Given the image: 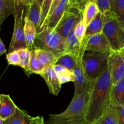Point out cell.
Returning <instances> with one entry per match:
<instances>
[{"label": "cell", "mask_w": 124, "mask_h": 124, "mask_svg": "<svg viewBox=\"0 0 124 124\" xmlns=\"http://www.w3.org/2000/svg\"><path fill=\"white\" fill-rule=\"evenodd\" d=\"M111 79L108 68L93 82L86 108L87 124H94L110 107Z\"/></svg>", "instance_id": "cell-1"}, {"label": "cell", "mask_w": 124, "mask_h": 124, "mask_svg": "<svg viewBox=\"0 0 124 124\" xmlns=\"http://www.w3.org/2000/svg\"><path fill=\"white\" fill-rule=\"evenodd\" d=\"M90 93L84 92L73 98L66 110L61 113L51 114L48 124H87L86 108Z\"/></svg>", "instance_id": "cell-2"}, {"label": "cell", "mask_w": 124, "mask_h": 124, "mask_svg": "<svg viewBox=\"0 0 124 124\" xmlns=\"http://www.w3.org/2000/svg\"><path fill=\"white\" fill-rule=\"evenodd\" d=\"M66 38L54 29L46 27L36 34L33 48H40L49 51L58 58L66 54Z\"/></svg>", "instance_id": "cell-3"}, {"label": "cell", "mask_w": 124, "mask_h": 124, "mask_svg": "<svg viewBox=\"0 0 124 124\" xmlns=\"http://www.w3.org/2000/svg\"><path fill=\"white\" fill-rule=\"evenodd\" d=\"M111 52L94 53L85 52L84 53L82 60V66L85 75L91 82H94L107 68L108 60Z\"/></svg>", "instance_id": "cell-4"}, {"label": "cell", "mask_w": 124, "mask_h": 124, "mask_svg": "<svg viewBox=\"0 0 124 124\" xmlns=\"http://www.w3.org/2000/svg\"><path fill=\"white\" fill-rule=\"evenodd\" d=\"M102 33L107 38L113 50L117 52L124 48V29L110 13L104 16Z\"/></svg>", "instance_id": "cell-5"}, {"label": "cell", "mask_w": 124, "mask_h": 124, "mask_svg": "<svg viewBox=\"0 0 124 124\" xmlns=\"http://www.w3.org/2000/svg\"><path fill=\"white\" fill-rule=\"evenodd\" d=\"M86 39L84 38L82 42L79 54L76 57V64L73 70L75 76V93L74 96L76 97L84 92L90 93L93 85V82H91L85 75L82 66V57L85 52Z\"/></svg>", "instance_id": "cell-6"}, {"label": "cell", "mask_w": 124, "mask_h": 124, "mask_svg": "<svg viewBox=\"0 0 124 124\" xmlns=\"http://www.w3.org/2000/svg\"><path fill=\"white\" fill-rule=\"evenodd\" d=\"M25 12V7H23L19 8L13 15L15 19L14 29L8 48V53L16 51L21 48H27L24 31Z\"/></svg>", "instance_id": "cell-7"}, {"label": "cell", "mask_w": 124, "mask_h": 124, "mask_svg": "<svg viewBox=\"0 0 124 124\" xmlns=\"http://www.w3.org/2000/svg\"><path fill=\"white\" fill-rule=\"evenodd\" d=\"M82 15L78 11L67 9L64 13L54 30L60 35L67 38L78 24L82 20Z\"/></svg>", "instance_id": "cell-8"}, {"label": "cell", "mask_w": 124, "mask_h": 124, "mask_svg": "<svg viewBox=\"0 0 124 124\" xmlns=\"http://www.w3.org/2000/svg\"><path fill=\"white\" fill-rule=\"evenodd\" d=\"M108 68L111 75V84L114 85L124 78V59L122 50H113L108 60Z\"/></svg>", "instance_id": "cell-9"}, {"label": "cell", "mask_w": 124, "mask_h": 124, "mask_svg": "<svg viewBox=\"0 0 124 124\" xmlns=\"http://www.w3.org/2000/svg\"><path fill=\"white\" fill-rule=\"evenodd\" d=\"M86 39L85 52L94 53H108L113 50L105 35L101 33L85 37Z\"/></svg>", "instance_id": "cell-10"}, {"label": "cell", "mask_w": 124, "mask_h": 124, "mask_svg": "<svg viewBox=\"0 0 124 124\" xmlns=\"http://www.w3.org/2000/svg\"><path fill=\"white\" fill-rule=\"evenodd\" d=\"M53 66H50L44 69L39 75L44 79L50 93L54 96H58L60 92L62 84L54 71Z\"/></svg>", "instance_id": "cell-11"}, {"label": "cell", "mask_w": 124, "mask_h": 124, "mask_svg": "<svg viewBox=\"0 0 124 124\" xmlns=\"http://www.w3.org/2000/svg\"><path fill=\"white\" fill-rule=\"evenodd\" d=\"M23 7L25 6L22 0H0V27L8 16Z\"/></svg>", "instance_id": "cell-12"}, {"label": "cell", "mask_w": 124, "mask_h": 124, "mask_svg": "<svg viewBox=\"0 0 124 124\" xmlns=\"http://www.w3.org/2000/svg\"><path fill=\"white\" fill-rule=\"evenodd\" d=\"M68 1H69V0H61L59 2L58 6L56 7V8L53 10L52 15L46 21L40 30H42L46 27L55 29L56 27L57 26L59 21L61 20L62 16L64 15V13L66 11Z\"/></svg>", "instance_id": "cell-13"}, {"label": "cell", "mask_w": 124, "mask_h": 124, "mask_svg": "<svg viewBox=\"0 0 124 124\" xmlns=\"http://www.w3.org/2000/svg\"><path fill=\"white\" fill-rule=\"evenodd\" d=\"M17 107L8 94H0V117L3 121L14 115Z\"/></svg>", "instance_id": "cell-14"}, {"label": "cell", "mask_w": 124, "mask_h": 124, "mask_svg": "<svg viewBox=\"0 0 124 124\" xmlns=\"http://www.w3.org/2000/svg\"><path fill=\"white\" fill-rule=\"evenodd\" d=\"M124 105V78L113 85L110 92V106L119 107Z\"/></svg>", "instance_id": "cell-15"}, {"label": "cell", "mask_w": 124, "mask_h": 124, "mask_svg": "<svg viewBox=\"0 0 124 124\" xmlns=\"http://www.w3.org/2000/svg\"><path fill=\"white\" fill-rule=\"evenodd\" d=\"M35 49L39 64L42 70L55 65L58 58L53 53L46 50L40 48Z\"/></svg>", "instance_id": "cell-16"}, {"label": "cell", "mask_w": 124, "mask_h": 124, "mask_svg": "<svg viewBox=\"0 0 124 124\" xmlns=\"http://www.w3.org/2000/svg\"><path fill=\"white\" fill-rule=\"evenodd\" d=\"M24 36H25L27 48L29 49H33L35 44L36 34H37V28L36 25L31 23L25 15H24Z\"/></svg>", "instance_id": "cell-17"}, {"label": "cell", "mask_w": 124, "mask_h": 124, "mask_svg": "<svg viewBox=\"0 0 124 124\" xmlns=\"http://www.w3.org/2000/svg\"><path fill=\"white\" fill-rule=\"evenodd\" d=\"M25 16L36 25L38 30L41 21V6L37 0H34L32 3L25 7Z\"/></svg>", "instance_id": "cell-18"}, {"label": "cell", "mask_w": 124, "mask_h": 124, "mask_svg": "<svg viewBox=\"0 0 124 124\" xmlns=\"http://www.w3.org/2000/svg\"><path fill=\"white\" fill-rule=\"evenodd\" d=\"M82 43L79 41L75 34L74 29L71 31L66 38L65 41V50L66 54H71L75 57H77L79 54Z\"/></svg>", "instance_id": "cell-19"}, {"label": "cell", "mask_w": 124, "mask_h": 124, "mask_svg": "<svg viewBox=\"0 0 124 124\" xmlns=\"http://www.w3.org/2000/svg\"><path fill=\"white\" fill-rule=\"evenodd\" d=\"M104 23V15H103L101 12H99L95 18L87 26L85 37H88L92 35L102 33Z\"/></svg>", "instance_id": "cell-20"}, {"label": "cell", "mask_w": 124, "mask_h": 124, "mask_svg": "<svg viewBox=\"0 0 124 124\" xmlns=\"http://www.w3.org/2000/svg\"><path fill=\"white\" fill-rule=\"evenodd\" d=\"M32 117L25 110L17 107L14 115L4 121L5 124H31Z\"/></svg>", "instance_id": "cell-21"}, {"label": "cell", "mask_w": 124, "mask_h": 124, "mask_svg": "<svg viewBox=\"0 0 124 124\" xmlns=\"http://www.w3.org/2000/svg\"><path fill=\"white\" fill-rule=\"evenodd\" d=\"M110 14L120 23L124 29V0H111Z\"/></svg>", "instance_id": "cell-22"}, {"label": "cell", "mask_w": 124, "mask_h": 124, "mask_svg": "<svg viewBox=\"0 0 124 124\" xmlns=\"http://www.w3.org/2000/svg\"><path fill=\"white\" fill-rule=\"evenodd\" d=\"M94 124H118V116L116 107L110 106L107 111Z\"/></svg>", "instance_id": "cell-23"}, {"label": "cell", "mask_w": 124, "mask_h": 124, "mask_svg": "<svg viewBox=\"0 0 124 124\" xmlns=\"http://www.w3.org/2000/svg\"><path fill=\"white\" fill-rule=\"evenodd\" d=\"M99 12V8L94 2H90L86 6L82 14V21L85 24L86 26H87L89 23L95 18Z\"/></svg>", "instance_id": "cell-24"}, {"label": "cell", "mask_w": 124, "mask_h": 124, "mask_svg": "<svg viewBox=\"0 0 124 124\" xmlns=\"http://www.w3.org/2000/svg\"><path fill=\"white\" fill-rule=\"evenodd\" d=\"M16 51L19 54V59H20L19 67L24 69L25 72L29 73L31 49H29L28 48H21Z\"/></svg>", "instance_id": "cell-25"}, {"label": "cell", "mask_w": 124, "mask_h": 124, "mask_svg": "<svg viewBox=\"0 0 124 124\" xmlns=\"http://www.w3.org/2000/svg\"><path fill=\"white\" fill-rule=\"evenodd\" d=\"M76 64V57L69 54H65L59 57L57 60L56 64L63 65L68 70L73 71Z\"/></svg>", "instance_id": "cell-26"}, {"label": "cell", "mask_w": 124, "mask_h": 124, "mask_svg": "<svg viewBox=\"0 0 124 124\" xmlns=\"http://www.w3.org/2000/svg\"><path fill=\"white\" fill-rule=\"evenodd\" d=\"M90 2H95V0H69L67 8L75 10L82 15L86 6Z\"/></svg>", "instance_id": "cell-27"}, {"label": "cell", "mask_w": 124, "mask_h": 124, "mask_svg": "<svg viewBox=\"0 0 124 124\" xmlns=\"http://www.w3.org/2000/svg\"><path fill=\"white\" fill-rule=\"evenodd\" d=\"M43 70L39 65L38 61L37 56L36 54V50L35 48L31 49L30 54V66H29V73L38 74L39 75Z\"/></svg>", "instance_id": "cell-28"}, {"label": "cell", "mask_w": 124, "mask_h": 124, "mask_svg": "<svg viewBox=\"0 0 124 124\" xmlns=\"http://www.w3.org/2000/svg\"><path fill=\"white\" fill-rule=\"evenodd\" d=\"M53 0H44L42 3V7H41V21H40L38 29L37 30V32L39 31L41 28L43 26L44 24L46 22L47 18L48 13H49L51 5H52Z\"/></svg>", "instance_id": "cell-29"}, {"label": "cell", "mask_w": 124, "mask_h": 124, "mask_svg": "<svg viewBox=\"0 0 124 124\" xmlns=\"http://www.w3.org/2000/svg\"><path fill=\"white\" fill-rule=\"evenodd\" d=\"M95 3L103 15L107 16L111 13V0H95Z\"/></svg>", "instance_id": "cell-30"}, {"label": "cell", "mask_w": 124, "mask_h": 124, "mask_svg": "<svg viewBox=\"0 0 124 124\" xmlns=\"http://www.w3.org/2000/svg\"><path fill=\"white\" fill-rule=\"evenodd\" d=\"M86 29H87V26L82 20L76 25V26L74 29L75 36L81 43L83 42L85 38Z\"/></svg>", "instance_id": "cell-31"}, {"label": "cell", "mask_w": 124, "mask_h": 124, "mask_svg": "<svg viewBox=\"0 0 124 124\" xmlns=\"http://www.w3.org/2000/svg\"><path fill=\"white\" fill-rule=\"evenodd\" d=\"M58 79L60 81L61 84L67 83L69 82H73L75 81V76H74L73 71H71L69 70H66L64 72L57 75Z\"/></svg>", "instance_id": "cell-32"}, {"label": "cell", "mask_w": 124, "mask_h": 124, "mask_svg": "<svg viewBox=\"0 0 124 124\" xmlns=\"http://www.w3.org/2000/svg\"><path fill=\"white\" fill-rule=\"evenodd\" d=\"M6 59L8 62V65H13L19 66L20 64V59L19 56L17 51H13V52L8 53L6 55Z\"/></svg>", "instance_id": "cell-33"}, {"label": "cell", "mask_w": 124, "mask_h": 124, "mask_svg": "<svg viewBox=\"0 0 124 124\" xmlns=\"http://www.w3.org/2000/svg\"><path fill=\"white\" fill-rule=\"evenodd\" d=\"M118 116V124H124V105L116 107Z\"/></svg>", "instance_id": "cell-34"}, {"label": "cell", "mask_w": 124, "mask_h": 124, "mask_svg": "<svg viewBox=\"0 0 124 124\" xmlns=\"http://www.w3.org/2000/svg\"><path fill=\"white\" fill-rule=\"evenodd\" d=\"M31 124H45L44 117L42 116H36L32 117Z\"/></svg>", "instance_id": "cell-35"}, {"label": "cell", "mask_w": 124, "mask_h": 124, "mask_svg": "<svg viewBox=\"0 0 124 124\" xmlns=\"http://www.w3.org/2000/svg\"><path fill=\"white\" fill-rule=\"evenodd\" d=\"M61 1V0H53L52 5H51V7H50V9L49 13H48V16H47V18H48V17L51 15H52V13H53V10H54V8H55L56 7L58 6V4L59 3V2H60ZM46 20H47V19H46Z\"/></svg>", "instance_id": "cell-36"}, {"label": "cell", "mask_w": 124, "mask_h": 124, "mask_svg": "<svg viewBox=\"0 0 124 124\" xmlns=\"http://www.w3.org/2000/svg\"><path fill=\"white\" fill-rule=\"evenodd\" d=\"M6 52V47H5L4 45L3 42H2V40H1V38H0V56L4 54Z\"/></svg>", "instance_id": "cell-37"}, {"label": "cell", "mask_w": 124, "mask_h": 124, "mask_svg": "<svg viewBox=\"0 0 124 124\" xmlns=\"http://www.w3.org/2000/svg\"><path fill=\"white\" fill-rule=\"evenodd\" d=\"M22 1H23L24 6H25V7H26L27 6H29V4L32 3V2L34 1V0H22Z\"/></svg>", "instance_id": "cell-38"}, {"label": "cell", "mask_w": 124, "mask_h": 124, "mask_svg": "<svg viewBox=\"0 0 124 124\" xmlns=\"http://www.w3.org/2000/svg\"><path fill=\"white\" fill-rule=\"evenodd\" d=\"M37 1H38V2H39V4H40V6L42 7V3H43L44 0H37Z\"/></svg>", "instance_id": "cell-39"}, {"label": "cell", "mask_w": 124, "mask_h": 124, "mask_svg": "<svg viewBox=\"0 0 124 124\" xmlns=\"http://www.w3.org/2000/svg\"><path fill=\"white\" fill-rule=\"evenodd\" d=\"M0 124H5L4 121H3L1 117H0Z\"/></svg>", "instance_id": "cell-40"}, {"label": "cell", "mask_w": 124, "mask_h": 124, "mask_svg": "<svg viewBox=\"0 0 124 124\" xmlns=\"http://www.w3.org/2000/svg\"><path fill=\"white\" fill-rule=\"evenodd\" d=\"M122 52V53H123V56H124V48H123L122 50H121Z\"/></svg>", "instance_id": "cell-41"}]
</instances>
